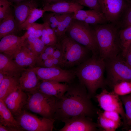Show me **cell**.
Returning <instances> with one entry per match:
<instances>
[{
	"label": "cell",
	"mask_w": 131,
	"mask_h": 131,
	"mask_svg": "<svg viewBox=\"0 0 131 131\" xmlns=\"http://www.w3.org/2000/svg\"><path fill=\"white\" fill-rule=\"evenodd\" d=\"M36 23H34L29 26L26 29V32L23 35L26 40L30 35H32L34 33L36 29Z\"/></svg>",
	"instance_id": "39"
},
{
	"label": "cell",
	"mask_w": 131,
	"mask_h": 131,
	"mask_svg": "<svg viewBox=\"0 0 131 131\" xmlns=\"http://www.w3.org/2000/svg\"><path fill=\"white\" fill-rule=\"evenodd\" d=\"M14 117L23 131H52L55 121L54 119L39 117L25 108Z\"/></svg>",
	"instance_id": "8"
},
{
	"label": "cell",
	"mask_w": 131,
	"mask_h": 131,
	"mask_svg": "<svg viewBox=\"0 0 131 131\" xmlns=\"http://www.w3.org/2000/svg\"><path fill=\"white\" fill-rule=\"evenodd\" d=\"M113 91L120 96L126 95L131 93L130 82L123 81L115 85L113 87Z\"/></svg>",
	"instance_id": "31"
},
{
	"label": "cell",
	"mask_w": 131,
	"mask_h": 131,
	"mask_svg": "<svg viewBox=\"0 0 131 131\" xmlns=\"http://www.w3.org/2000/svg\"><path fill=\"white\" fill-rule=\"evenodd\" d=\"M45 12L43 9H39L37 8L34 9L29 14L25 21L19 26V31L26 30L29 26L35 23L37 20L42 17Z\"/></svg>",
	"instance_id": "29"
},
{
	"label": "cell",
	"mask_w": 131,
	"mask_h": 131,
	"mask_svg": "<svg viewBox=\"0 0 131 131\" xmlns=\"http://www.w3.org/2000/svg\"><path fill=\"white\" fill-rule=\"evenodd\" d=\"M26 40L23 35L18 36L14 34L3 37L0 41V53L14 59L23 47L25 45Z\"/></svg>",
	"instance_id": "13"
},
{
	"label": "cell",
	"mask_w": 131,
	"mask_h": 131,
	"mask_svg": "<svg viewBox=\"0 0 131 131\" xmlns=\"http://www.w3.org/2000/svg\"><path fill=\"white\" fill-rule=\"evenodd\" d=\"M99 106L104 111L116 112L120 115L124 124L127 126L126 114L120 96L113 91L109 92L104 89L95 96Z\"/></svg>",
	"instance_id": "10"
},
{
	"label": "cell",
	"mask_w": 131,
	"mask_h": 131,
	"mask_svg": "<svg viewBox=\"0 0 131 131\" xmlns=\"http://www.w3.org/2000/svg\"><path fill=\"white\" fill-rule=\"evenodd\" d=\"M41 81L32 68L25 69L18 78L20 87L25 92L37 90Z\"/></svg>",
	"instance_id": "15"
},
{
	"label": "cell",
	"mask_w": 131,
	"mask_h": 131,
	"mask_svg": "<svg viewBox=\"0 0 131 131\" xmlns=\"http://www.w3.org/2000/svg\"><path fill=\"white\" fill-rule=\"evenodd\" d=\"M25 69L18 66L14 59L0 53V72L6 76L19 78Z\"/></svg>",
	"instance_id": "18"
},
{
	"label": "cell",
	"mask_w": 131,
	"mask_h": 131,
	"mask_svg": "<svg viewBox=\"0 0 131 131\" xmlns=\"http://www.w3.org/2000/svg\"><path fill=\"white\" fill-rule=\"evenodd\" d=\"M11 3H14L16 4L19 3L27 0H8Z\"/></svg>",
	"instance_id": "44"
},
{
	"label": "cell",
	"mask_w": 131,
	"mask_h": 131,
	"mask_svg": "<svg viewBox=\"0 0 131 131\" xmlns=\"http://www.w3.org/2000/svg\"><path fill=\"white\" fill-rule=\"evenodd\" d=\"M11 6L12 3L8 0H0V22L12 12Z\"/></svg>",
	"instance_id": "35"
},
{
	"label": "cell",
	"mask_w": 131,
	"mask_h": 131,
	"mask_svg": "<svg viewBox=\"0 0 131 131\" xmlns=\"http://www.w3.org/2000/svg\"><path fill=\"white\" fill-rule=\"evenodd\" d=\"M105 64L104 59L99 56L92 55L77 66L75 69L76 77L86 88L91 98L100 88H103L105 82L104 78Z\"/></svg>",
	"instance_id": "2"
},
{
	"label": "cell",
	"mask_w": 131,
	"mask_h": 131,
	"mask_svg": "<svg viewBox=\"0 0 131 131\" xmlns=\"http://www.w3.org/2000/svg\"><path fill=\"white\" fill-rule=\"evenodd\" d=\"M42 17L44 23L48 24L55 32L59 23L60 14L52 12L48 13L45 12Z\"/></svg>",
	"instance_id": "30"
},
{
	"label": "cell",
	"mask_w": 131,
	"mask_h": 131,
	"mask_svg": "<svg viewBox=\"0 0 131 131\" xmlns=\"http://www.w3.org/2000/svg\"><path fill=\"white\" fill-rule=\"evenodd\" d=\"M0 24V38L6 35L14 34L19 31V27L12 12L3 19Z\"/></svg>",
	"instance_id": "22"
},
{
	"label": "cell",
	"mask_w": 131,
	"mask_h": 131,
	"mask_svg": "<svg viewBox=\"0 0 131 131\" xmlns=\"http://www.w3.org/2000/svg\"><path fill=\"white\" fill-rule=\"evenodd\" d=\"M90 25H95L108 23L103 13L97 11L87 17L84 21Z\"/></svg>",
	"instance_id": "32"
},
{
	"label": "cell",
	"mask_w": 131,
	"mask_h": 131,
	"mask_svg": "<svg viewBox=\"0 0 131 131\" xmlns=\"http://www.w3.org/2000/svg\"><path fill=\"white\" fill-rule=\"evenodd\" d=\"M84 8V6L75 2L62 1L43 5V9L46 12L62 14L74 12L76 10L82 9Z\"/></svg>",
	"instance_id": "19"
},
{
	"label": "cell",
	"mask_w": 131,
	"mask_h": 131,
	"mask_svg": "<svg viewBox=\"0 0 131 131\" xmlns=\"http://www.w3.org/2000/svg\"><path fill=\"white\" fill-rule=\"evenodd\" d=\"M120 97L124 106L127 125H131V93Z\"/></svg>",
	"instance_id": "33"
},
{
	"label": "cell",
	"mask_w": 131,
	"mask_h": 131,
	"mask_svg": "<svg viewBox=\"0 0 131 131\" xmlns=\"http://www.w3.org/2000/svg\"><path fill=\"white\" fill-rule=\"evenodd\" d=\"M130 82H131V81Z\"/></svg>",
	"instance_id": "47"
},
{
	"label": "cell",
	"mask_w": 131,
	"mask_h": 131,
	"mask_svg": "<svg viewBox=\"0 0 131 131\" xmlns=\"http://www.w3.org/2000/svg\"><path fill=\"white\" fill-rule=\"evenodd\" d=\"M44 25V23L43 24L36 23L35 31L32 35L39 38L41 37Z\"/></svg>",
	"instance_id": "40"
},
{
	"label": "cell",
	"mask_w": 131,
	"mask_h": 131,
	"mask_svg": "<svg viewBox=\"0 0 131 131\" xmlns=\"http://www.w3.org/2000/svg\"><path fill=\"white\" fill-rule=\"evenodd\" d=\"M0 123L3 125L23 131L3 101L0 99Z\"/></svg>",
	"instance_id": "21"
},
{
	"label": "cell",
	"mask_w": 131,
	"mask_h": 131,
	"mask_svg": "<svg viewBox=\"0 0 131 131\" xmlns=\"http://www.w3.org/2000/svg\"><path fill=\"white\" fill-rule=\"evenodd\" d=\"M90 25L93 30L101 58L104 60L121 54L119 37L120 29L116 25L109 23Z\"/></svg>",
	"instance_id": "3"
},
{
	"label": "cell",
	"mask_w": 131,
	"mask_h": 131,
	"mask_svg": "<svg viewBox=\"0 0 131 131\" xmlns=\"http://www.w3.org/2000/svg\"><path fill=\"white\" fill-rule=\"evenodd\" d=\"M28 96L20 87L3 100L14 117L19 115L27 103Z\"/></svg>",
	"instance_id": "14"
},
{
	"label": "cell",
	"mask_w": 131,
	"mask_h": 131,
	"mask_svg": "<svg viewBox=\"0 0 131 131\" xmlns=\"http://www.w3.org/2000/svg\"><path fill=\"white\" fill-rule=\"evenodd\" d=\"M60 41L62 49L63 67L69 68L78 66L89 58L90 51L66 35Z\"/></svg>",
	"instance_id": "6"
},
{
	"label": "cell",
	"mask_w": 131,
	"mask_h": 131,
	"mask_svg": "<svg viewBox=\"0 0 131 131\" xmlns=\"http://www.w3.org/2000/svg\"><path fill=\"white\" fill-rule=\"evenodd\" d=\"M107 73L106 82L113 87L123 81L131 80V68L126 64L121 54L104 60Z\"/></svg>",
	"instance_id": "7"
},
{
	"label": "cell",
	"mask_w": 131,
	"mask_h": 131,
	"mask_svg": "<svg viewBox=\"0 0 131 131\" xmlns=\"http://www.w3.org/2000/svg\"><path fill=\"white\" fill-rule=\"evenodd\" d=\"M0 131H20L16 128L8 127L4 126L0 123Z\"/></svg>",
	"instance_id": "43"
},
{
	"label": "cell",
	"mask_w": 131,
	"mask_h": 131,
	"mask_svg": "<svg viewBox=\"0 0 131 131\" xmlns=\"http://www.w3.org/2000/svg\"><path fill=\"white\" fill-rule=\"evenodd\" d=\"M64 126L59 131H95L97 125L90 118L83 116H77L63 120Z\"/></svg>",
	"instance_id": "12"
},
{
	"label": "cell",
	"mask_w": 131,
	"mask_h": 131,
	"mask_svg": "<svg viewBox=\"0 0 131 131\" xmlns=\"http://www.w3.org/2000/svg\"><path fill=\"white\" fill-rule=\"evenodd\" d=\"M125 0V5L117 25L120 29L131 26V0Z\"/></svg>",
	"instance_id": "26"
},
{
	"label": "cell",
	"mask_w": 131,
	"mask_h": 131,
	"mask_svg": "<svg viewBox=\"0 0 131 131\" xmlns=\"http://www.w3.org/2000/svg\"><path fill=\"white\" fill-rule=\"evenodd\" d=\"M73 2L102 13L99 0H73Z\"/></svg>",
	"instance_id": "34"
},
{
	"label": "cell",
	"mask_w": 131,
	"mask_h": 131,
	"mask_svg": "<svg viewBox=\"0 0 131 131\" xmlns=\"http://www.w3.org/2000/svg\"><path fill=\"white\" fill-rule=\"evenodd\" d=\"M26 92L28 98L25 109L43 117L54 119L56 98L37 89Z\"/></svg>",
	"instance_id": "5"
},
{
	"label": "cell",
	"mask_w": 131,
	"mask_h": 131,
	"mask_svg": "<svg viewBox=\"0 0 131 131\" xmlns=\"http://www.w3.org/2000/svg\"><path fill=\"white\" fill-rule=\"evenodd\" d=\"M97 113L98 115V124L105 131H115L120 126L121 124L105 117L102 115L101 113L99 111Z\"/></svg>",
	"instance_id": "28"
},
{
	"label": "cell",
	"mask_w": 131,
	"mask_h": 131,
	"mask_svg": "<svg viewBox=\"0 0 131 131\" xmlns=\"http://www.w3.org/2000/svg\"><path fill=\"white\" fill-rule=\"evenodd\" d=\"M73 0H44L43 5L46 4H51L57 2H72Z\"/></svg>",
	"instance_id": "42"
},
{
	"label": "cell",
	"mask_w": 131,
	"mask_h": 131,
	"mask_svg": "<svg viewBox=\"0 0 131 131\" xmlns=\"http://www.w3.org/2000/svg\"><path fill=\"white\" fill-rule=\"evenodd\" d=\"M40 39L44 43L45 45H52L50 39L46 29L44 27V25L42 35Z\"/></svg>",
	"instance_id": "38"
},
{
	"label": "cell",
	"mask_w": 131,
	"mask_h": 131,
	"mask_svg": "<svg viewBox=\"0 0 131 131\" xmlns=\"http://www.w3.org/2000/svg\"><path fill=\"white\" fill-rule=\"evenodd\" d=\"M68 84L66 92L57 98L54 119L61 122L77 116L91 118L95 113V109L85 86L78 80Z\"/></svg>",
	"instance_id": "1"
},
{
	"label": "cell",
	"mask_w": 131,
	"mask_h": 131,
	"mask_svg": "<svg viewBox=\"0 0 131 131\" xmlns=\"http://www.w3.org/2000/svg\"><path fill=\"white\" fill-rule=\"evenodd\" d=\"M13 6V15L19 27L25 21L32 11L37 8V4L34 0H27Z\"/></svg>",
	"instance_id": "17"
},
{
	"label": "cell",
	"mask_w": 131,
	"mask_h": 131,
	"mask_svg": "<svg viewBox=\"0 0 131 131\" xmlns=\"http://www.w3.org/2000/svg\"><path fill=\"white\" fill-rule=\"evenodd\" d=\"M32 68L41 81H52L69 84L74 81L76 77L75 69H65L58 66Z\"/></svg>",
	"instance_id": "9"
},
{
	"label": "cell",
	"mask_w": 131,
	"mask_h": 131,
	"mask_svg": "<svg viewBox=\"0 0 131 131\" xmlns=\"http://www.w3.org/2000/svg\"><path fill=\"white\" fill-rule=\"evenodd\" d=\"M101 113L105 117L121 124L122 118L117 112L114 111H104Z\"/></svg>",
	"instance_id": "37"
},
{
	"label": "cell",
	"mask_w": 131,
	"mask_h": 131,
	"mask_svg": "<svg viewBox=\"0 0 131 131\" xmlns=\"http://www.w3.org/2000/svg\"><path fill=\"white\" fill-rule=\"evenodd\" d=\"M123 58L127 64L131 68V45Z\"/></svg>",
	"instance_id": "41"
},
{
	"label": "cell",
	"mask_w": 131,
	"mask_h": 131,
	"mask_svg": "<svg viewBox=\"0 0 131 131\" xmlns=\"http://www.w3.org/2000/svg\"><path fill=\"white\" fill-rule=\"evenodd\" d=\"M97 11H98L92 9L79 10L74 12L73 18L79 20L84 21L89 16Z\"/></svg>",
	"instance_id": "36"
},
{
	"label": "cell",
	"mask_w": 131,
	"mask_h": 131,
	"mask_svg": "<svg viewBox=\"0 0 131 131\" xmlns=\"http://www.w3.org/2000/svg\"><path fill=\"white\" fill-rule=\"evenodd\" d=\"M119 37L121 54L124 58L131 45V26L124 29H120Z\"/></svg>",
	"instance_id": "25"
},
{
	"label": "cell",
	"mask_w": 131,
	"mask_h": 131,
	"mask_svg": "<svg viewBox=\"0 0 131 131\" xmlns=\"http://www.w3.org/2000/svg\"><path fill=\"white\" fill-rule=\"evenodd\" d=\"M102 13L108 23L117 26L124 8L125 0H99Z\"/></svg>",
	"instance_id": "11"
},
{
	"label": "cell",
	"mask_w": 131,
	"mask_h": 131,
	"mask_svg": "<svg viewBox=\"0 0 131 131\" xmlns=\"http://www.w3.org/2000/svg\"><path fill=\"white\" fill-rule=\"evenodd\" d=\"M68 84L54 81H41L37 90L49 95L59 98L63 95L67 90Z\"/></svg>",
	"instance_id": "16"
},
{
	"label": "cell",
	"mask_w": 131,
	"mask_h": 131,
	"mask_svg": "<svg viewBox=\"0 0 131 131\" xmlns=\"http://www.w3.org/2000/svg\"><path fill=\"white\" fill-rule=\"evenodd\" d=\"M14 59L18 66L24 68L34 67L37 60L35 56L25 45L23 47Z\"/></svg>",
	"instance_id": "20"
},
{
	"label": "cell",
	"mask_w": 131,
	"mask_h": 131,
	"mask_svg": "<svg viewBox=\"0 0 131 131\" xmlns=\"http://www.w3.org/2000/svg\"><path fill=\"white\" fill-rule=\"evenodd\" d=\"M6 76L3 73L0 72V83H1Z\"/></svg>",
	"instance_id": "45"
},
{
	"label": "cell",
	"mask_w": 131,
	"mask_h": 131,
	"mask_svg": "<svg viewBox=\"0 0 131 131\" xmlns=\"http://www.w3.org/2000/svg\"><path fill=\"white\" fill-rule=\"evenodd\" d=\"M74 12L60 14V20L55 31L58 41L65 35L66 31L73 18Z\"/></svg>",
	"instance_id": "24"
},
{
	"label": "cell",
	"mask_w": 131,
	"mask_h": 131,
	"mask_svg": "<svg viewBox=\"0 0 131 131\" xmlns=\"http://www.w3.org/2000/svg\"><path fill=\"white\" fill-rule=\"evenodd\" d=\"M66 35L85 47L93 55L99 56L93 30L90 25L73 18Z\"/></svg>",
	"instance_id": "4"
},
{
	"label": "cell",
	"mask_w": 131,
	"mask_h": 131,
	"mask_svg": "<svg viewBox=\"0 0 131 131\" xmlns=\"http://www.w3.org/2000/svg\"><path fill=\"white\" fill-rule=\"evenodd\" d=\"M129 131H131V129H130L129 130Z\"/></svg>",
	"instance_id": "46"
},
{
	"label": "cell",
	"mask_w": 131,
	"mask_h": 131,
	"mask_svg": "<svg viewBox=\"0 0 131 131\" xmlns=\"http://www.w3.org/2000/svg\"><path fill=\"white\" fill-rule=\"evenodd\" d=\"M28 48L37 58L43 51L45 46L40 39L33 35L29 36L26 39Z\"/></svg>",
	"instance_id": "27"
},
{
	"label": "cell",
	"mask_w": 131,
	"mask_h": 131,
	"mask_svg": "<svg viewBox=\"0 0 131 131\" xmlns=\"http://www.w3.org/2000/svg\"><path fill=\"white\" fill-rule=\"evenodd\" d=\"M18 78L6 76L0 83V99L3 100L20 87Z\"/></svg>",
	"instance_id": "23"
}]
</instances>
